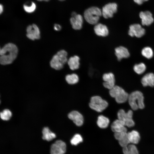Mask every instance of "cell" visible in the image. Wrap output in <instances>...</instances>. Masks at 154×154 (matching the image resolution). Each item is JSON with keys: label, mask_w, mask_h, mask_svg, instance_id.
<instances>
[{"label": "cell", "mask_w": 154, "mask_h": 154, "mask_svg": "<svg viewBox=\"0 0 154 154\" xmlns=\"http://www.w3.org/2000/svg\"><path fill=\"white\" fill-rule=\"evenodd\" d=\"M3 6L1 4L0 5V14H1L3 11Z\"/></svg>", "instance_id": "d590c367"}, {"label": "cell", "mask_w": 154, "mask_h": 154, "mask_svg": "<svg viewBox=\"0 0 154 154\" xmlns=\"http://www.w3.org/2000/svg\"><path fill=\"white\" fill-rule=\"evenodd\" d=\"M68 117L77 126H81L83 124V117L82 114L78 111H71L68 114Z\"/></svg>", "instance_id": "4fadbf2b"}, {"label": "cell", "mask_w": 154, "mask_h": 154, "mask_svg": "<svg viewBox=\"0 0 154 154\" xmlns=\"http://www.w3.org/2000/svg\"><path fill=\"white\" fill-rule=\"evenodd\" d=\"M76 13L75 12H73L71 14L72 17H74L77 15Z\"/></svg>", "instance_id": "8d00e7d4"}, {"label": "cell", "mask_w": 154, "mask_h": 154, "mask_svg": "<svg viewBox=\"0 0 154 154\" xmlns=\"http://www.w3.org/2000/svg\"><path fill=\"white\" fill-rule=\"evenodd\" d=\"M23 8L27 12L31 13L33 12L35 10L36 6L35 4L32 2L31 5L30 6L24 5Z\"/></svg>", "instance_id": "4dcf8cb0"}, {"label": "cell", "mask_w": 154, "mask_h": 154, "mask_svg": "<svg viewBox=\"0 0 154 154\" xmlns=\"http://www.w3.org/2000/svg\"><path fill=\"white\" fill-rule=\"evenodd\" d=\"M138 5H141L145 1L148 0H133Z\"/></svg>", "instance_id": "d6a6232c"}, {"label": "cell", "mask_w": 154, "mask_h": 154, "mask_svg": "<svg viewBox=\"0 0 154 154\" xmlns=\"http://www.w3.org/2000/svg\"><path fill=\"white\" fill-rule=\"evenodd\" d=\"M133 112L129 110L126 112L123 109L120 110L117 113L118 119L124 122L125 126L129 127H133L135 122L132 119Z\"/></svg>", "instance_id": "52a82bcc"}, {"label": "cell", "mask_w": 154, "mask_h": 154, "mask_svg": "<svg viewBox=\"0 0 154 154\" xmlns=\"http://www.w3.org/2000/svg\"><path fill=\"white\" fill-rule=\"evenodd\" d=\"M144 99L142 93L139 91H135L129 95L128 100L131 109L135 110L144 108Z\"/></svg>", "instance_id": "7a4b0ae2"}, {"label": "cell", "mask_w": 154, "mask_h": 154, "mask_svg": "<svg viewBox=\"0 0 154 154\" xmlns=\"http://www.w3.org/2000/svg\"><path fill=\"white\" fill-rule=\"evenodd\" d=\"M102 78L104 81L103 85L105 88L110 90L115 86V78L112 73H105L103 74Z\"/></svg>", "instance_id": "7c38bea8"}, {"label": "cell", "mask_w": 154, "mask_h": 154, "mask_svg": "<svg viewBox=\"0 0 154 154\" xmlns=\"http://www.w3.org/2000/svg\"><path fill=\"white\" fill-rule=\"evenodd\" d=\"M67 53L62 50L58 52L53 56L50 62V65L52 68L56 70L62 69L64 65L67 62Z\"/></svg>", "instance_id": "3957f363"}, {"label": "cell", "mask_w": 154, "mask_h": 154, "mask_svg": "<svg viewBox=\"0 0 154 154\" xmlns=\"http://www.w3.org/2000/svg\"><path fill=\"white\" fill-rule=\"evenodd\" d=\"M141 83L144 87L154 86V74L152 73H148L142 78Z\"/></svg>", "instance_id": "ac0fdd59"}, {"label": "cell", "mask_w": 154, "mask_h": 154, "mask_svg": "<svg viewBox=\"0 0 154 154\" xmlns=\"http://www.w3.org/2000/svg\"><path fill=\"white\" fill-rule=\"evenodd\" d=\"M54 29L56 31H59L61 29V27L59 25L55 24L54 25Z\"/></svg>", "instance_id": "e575fe53"}, {"label": "cell", "mask_w": 154, "mask_h": 154, "mask_svg": "<svg viewBox=\"0 0 154 154\" xmlns=\"http://www.w3.org/2000/svg\"><path fill=\"white\" fill-rule=\"evenodd\" d=\"M110 96L114 98L116 102L119 104L123 103L128 100L129 95L121 87L115 86L110 90Z\"/></svg>", "instance_id": "5b68a950"}, {"label": "cell", "mask_w": 154, "mask_h": 154, "mask_svg": "<svg viewBox=\"0 0 154 154\" xmlns=\"http://www.w3.org/2000/svg\"><path fill=\"white\" fill-rule=\"evenodd\" d=\"M127 136L130 143L136 144H137L140 140V135L137 131L133 130L127 133Z\"/></svg>", "instance_id": "ffe728a7"}, {"label": "cell", "mask_w": 154, "mask_h": 154, "mask_svg": "<svg viewBox=\"0 0 154 154\" xmlns=\"http://www.w3.org/2000/svg\"><path fill=\"white\" fill-rule=\"evenodd\" d=\"M123 154H130L127 147L123 148Z\"/></svg>", "instance_id": "836d02e7"}, {"label": "cell", "mask_w": 154, "mask_h": 154, "mask_svg": "<svg viewBox=\"0 0 154 154\" xmlns=\"http://www.w3.org/2000/svg\"><path fill=\"white\" fill-rule=\"evenodd\" d=\"M117 5L115 3H110L106 5L103 7L102 13L103 17L106 19L111 18L117 11Z\"/></svg>", "instance_id": "9c48e42d"}, {"label": "cell", "mask_w": 154, "mask_h": 154, "mask_svg": "<svg viewBox=\"0 0 154 154\" xmlns=\"http://www.w3.org/2000/svg\"><path fill=\"white\" fill-rule=\"evenodd\" d=\"M146 68L145 65L143 63L135 64L133 68L135 72L138 74L143 73L145 71Z\"/></svg>", "instance_id": "d4e9b609"}, {"label": "cell", "mask_w": 154, "mask_h": 154, "mask_svg": "<svg viewBox=\"0 0 154 154\" xmlns=\"http://www.w3.org/2000/svg\"><path fill=\"white\" fill-rule=\"evenodd\" d=\"M127 147L130 154H139L135 144H129Z\"/></svg>", "instance_id": "f546056e"}, {"label": "cell", "mask_w": 154, "mask_h": 154, "mask_svg": "<svg viewBox=\"0 0 154 154\" xmlns=\"http://www.w3.org/2000/svg\"><path fill=\"white\" fill-rule=\"evenodd\" d=\"M60 0V1H64V0Z\"/></svg>", "instance_id": "f35d334b"}, {"label": "cell", "mask_w": 154, "mask_h": 154, "mask_svg": "<svg viewBox=\"0 0 154 154\" xmlns=\"http://www.w3.org/2000/svg\"><path fill=\"white\" fill-rule=\"evenodd\" d=\"M110 123L109 119L106 116L101 115L98 118L97 123L98 126L101 128L107 127Z\"/></svg>", "instance_id": "603a6c76"}, {"label": "cell", "mask_w": 154, "mask_h": 154, "mask_svg": "<svg viewBox=\"0 0 154 154\" xmlns=\"http://www.w3.org/2000/svg\"><path fill=\"white\" fill-rule=\"evenodd\" d=\"M142 55L147 59H150L153 56V52L152 48L149 47H146L144 48L141 50Z\"/></svg>", "instance_id": "484cf974"}, {"label": "cell", "mask_w": 154, "mask_h": 154, "mask_svg": "<svg viewBox=\"0 0 154 154\" xmlns=\"http://www.w3.org/2000/svg\"><path fill=\"white\" fill-rule=\"evenodd\" d=\"M124 122L118 119L115 120L111 125V129L115 133L122 131H127Z\"/></svg>", "instance_id": "9a60e30c"}, {"label": "cell", "mask_w": 154, "mask_h": 154, "mask_svg": "<svg viewBox=\"0 0 154 154\" xmlns=\"http://www.w3.org/2000/svg\"><path fill=\"white\" fill-rule=\"evenodd\" d=\"M12 116V113L8 109H5L0 113L1 118L3 120H8L10 119Z\"/></svg>", "instance_id": "4316f807"}, {"label": "cell", "mask_w": 154, "mask_h": 154, "mask_svg": "<svg viewBox=\"0 0 154 154\" xmlns=\"http://www.w3.org/2000/svg\"><path fill=\"white\" fill-rule=\"evenodd\" d=\"M67 82L70 84H74L78 83L79 81V77L77 74H72L67 75L65 77Z\"/></svg>", "instance_id": "cb8c5ba5"}, {"label": "cell", "mask_w": 154, "mask_h": 154, "mask_svg": "<svg viewBox=\"0 0 154 154\" xmlns=\"http://www.w3.org/2000/svg\"><path fill=\"white\" fill-rule=\"evenodd\" d=\"M42 139L48 141H50L56 137V135L52 132L47 127H44L42 130Z\"/></svg>", "instance_id": "7402d4cb"}, {"label": "cell", "mask_w": 154, "mask_h": 154, "mask_svg": "<svg viewBox=\"0 0 154 154\" xmlns=\"http://www.w3.org/2000/svg\"><path fill=\"white\" fill-rule=\"evenodd\" d=\"M89 106L92 109L98 112H100L107 107L108 103L101 97L96 96L91 98Z\"/></svg>", "instance_id": "8992f818"}, {"label": "cell", "mask_w": 154, "mask_h": 154, "mask_svg": "<svg viewBox=\"0 0 154 154\" xmlns=\"http://www.w3.org/2000/svg\"><path fill=\"white\" fill-rule=\"evenodd\" d=\"M115 54L118 61L120 60L123 58H127L130 55L127 49L123 46L116 48L115 49Z\"/></svg>", "instance_id": "e0dca14e"}, {"label": "cell", "mask_w": 154, "mask_h": 154, "mask_svg": "<svg viewBox=\"0 0 154 154\" xmlns=\"http://www.w3.org/2000/svg\"><path fill=\"white\" fill-rule=\"evenodd\" d=\"M145 33V30L139 24H135L130 25L128 31L129 35L131 37L138 38L142 37Z\"/></svg>", "instance_id": "30bf717a"}, {"label": "cell", "mask_w": 154, "mask_h": 154, "mask_svg": "<svg viewBox=\"0 0 154 154\" xmlns=\"http://www.w3.org/2000/svg\"><path fill=\"white\" fill-rule=\"evenodd\" d=\"M118 141L120 145L123 148L127 147L130 143L128 138L127 134L124 138Z\"/></svg>", "instance_id": "f1b7e54d"}, {"label": "cell", "mask_w": 154, "mask_h": 154, "mask_svg": "<svg viewBox=\"0 0 154 154\" xmlns=\"http://www.w3.org/2000/svg\"><path fill=\"white\" fill-rule=\"evenodd\" d=\"M83 139L82 136L79 134H75L71 139V144L73 145H77L82 141Z\"/></svg>", "instance_id": "83f0119b"}, {"label": "cell", "mask_w": 154, "mask_h": 154, "mask_svg": "<svg viewBox=\"0 0 154 154\" xmlns=\"http://www.w3.org/2000/svg\"><path fill=\"white\" fill-rule=\"evenodd\" d=\"M127 134V131H122L115 133L114 136L115 139L118 141L124 138Z\"/></svg>", "instance_id": "1f68e13d"}, {"label": "cell", "mask_w": 154, "mask_h": 154, "mask_svg": "<svg viewBox=\"0 0 154 154\" xmlns=\"http://www.w3.org/2000/svg\"><path fill=\"white\" fill-rule=\"evenodd\" d=\"M143 25L149 26L154 21V19L151 13L149 11H141L139 14Z\"/></svg>", "instance_id": "5bb4252c"}, {"label": "cell", "mask_w": 154, "mask_h": 154, "mask_svg": "<svg viewBox=\"0 0 154 154\" xmlns=\"http://www.w3.org/2000/svg\"><path fill=\"white\" fill-rule=\"evenodd\" d=\"M102 15V11L96 7H90L86 9L84 13V17L88 23L96 25L98 23L100 17Z\"/></svg>", "instance_id": "277c9868"}, {"label": "cell", "mask_w": 154, "mask_h": 154, "mask_svg": "<svg viewBox=\"0 0 154 154\" xmlns=\"http://www.w3.org/2000/svg\"><path fill=\"white\" fill-rule=\"evenodd\" d=\"M66 150L65 143L62 140H58L51 145L50 153L51 154H64Z\"/></svg>", "instance_id": "ba28073f"}, {"label": "cell", "mask_w": 154, "mask_h": 154, "mask_svg": "<svg viewBox=\"0 0 154 154\" xmlns=\"http://www.w3.org/2000/svg\"><path fill=\"white\" fill-rule=\"evenodd\" d=\"M18 49L14 44L8 43L0 50V63L5 65L12 63L17 56Z\"/></svg>", "instance_id": "6da1fadb"}, {"label": "cell", "mask_w": 154, "mask_h": 154, "mask_svg": "<svg viewBox=\"0 0 154 154\" xmlns=\"http://www.w3.org/2000/svg\"><path fill=\"white\" fill-rule=\"evenodd\" d=\"M79 57L77 56H74L69 58L68 60V64L71 70H74L79 68Z\"/></svg>", "instance_id": "44dd1931"}, {"label": "cell", "mask_w": 154, "mask_h": 154, "mask_svg": "<svg viewBox=\"0 0 154 154\" xmlns=\"http://www.w3.org/2000/svg\"><path fill=\"white\" fill-rule=\"evenodd\" d=\"M27 36L29 39L34 40L40 38V31L37 26L35 24L29 25L27 29Z\"/></svg>", "instance_id": "8fae6325"}, {"label": "cell", "mask_w": 154, "mask_h": 154, "mask_svg": "<svg viewBox=\"0 0 154 154\" xmlns=\"http://www.w3.org/2000/svg\"><path fill=\"white\" fill-rule=\"evenodd\" d=\"M37 0L39 1H49V0Z\"/></svg>", "instance_id": "74e56055"}, {"label": "cell", "mask_w": 154, "mask_h": 154, "mask_svg": "<svg viewBox=\"0 0 154 154\" xmlns=\"http://www.w3.org/2000/svg\"><path fill=\"white\" fill-rule=\"evenodd\" d=\"M94 29L95 33L99 36L106 37L109 33L107 27L101 23H97Z\"/></svg>", "instance_id": "d6986e66"}, {"label": "cell", "mask_w": 154, "mask_h": 154, "mask_svg": "<svg viewBox=\"0 0 154 154\" xmlns=\"http://www.w3.org/2000/svg\"><path fill=\"white\" fill-rule=\"evenodd\" d=\"M72 28L75 30H80L82 27L83 22L82 16L79 14L72 17L70 19Z\"/></svg>", "instance_id": "2e32d148"}]
</instances>
